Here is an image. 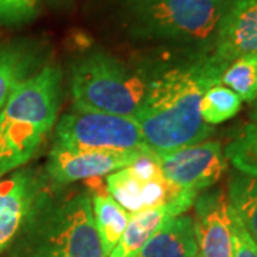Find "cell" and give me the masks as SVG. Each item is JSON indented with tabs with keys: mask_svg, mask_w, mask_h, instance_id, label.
<instances>
[{
	"mask_svg": "<svg viewBox=\"0 0 257 257\" xmlns=\"http://www.w3.org/2000/svg\"><path fill=\"white\" fill-rule=\"evenodd\" d=\"M53 147L104 152L135 150L153 155L135 117L80 109L66 113L57 121Z\"/></svg>",
	"mask_w": 257,
	"mask_h": 257,
	"instance_id": "6",
	"label": "cell"
},
{
	"mask_svg": "<svg viewBox=\"0 0 257 257\" xmlns=\"http://www.w3.org/2000/svg\"><path fill=\"white\" fill-rule=\"evenodd\" d=\"M49 5H52L53 8L57 9H66V8H70L73 5L74 0H46Z\"/></svg>",
	"mask_w": 257,
	"mask_h": 257,
	"instance_id": "23",
	"label": "cell"
},
{
	"mask_svg": "<svg viewBox=\"0 0 257 257\" xmlns=\"http://www.w3.org/2000/svg\"><path fill=\"white\" fill-rule=\"evenodd\" d=\"M62 70L43 64L20 82L0 110V179L32 160L55 127Z\"/></svg>",
	"mask_w": 257,
	"mask_h": 257,
	"instance_id": "2",
	"label": "cell"
},
{
	"mask_svg": "<svg viewBox=\"0 0 257 257\" xmlns=\"http://www.w3.org/2000/svg\"><path fill=\"white\" fill-rule=\"evenodd\" d=\"M231 217H233V257H257L256 240L250 236V233L233 210H231Z\"/></svg>",
	"mask_w": 257,
	"mask_h": 257,
	"instance_id": "22",
	"label": "cell"
},
{
	"mask_svg": "<svg viewBox=\"0 0 257 257\" xmlns=\"http://www.w3.org/2000/svg\"><path fill=\"white\" fill-rule=\"evenodd\" d=\"M87 193L90 194L93 209V219L97 234L100 237L103 251L109 257L111 250L121 239L127 227L130 213L124 210L116 202L107 190L104 177H94L86 180Z\"/></svg>",
	"mask_w": 257,
	"mask_h": 257,
	"instance_id": "15",
	"label": "cell"
},
{
	"mask_svg": "<svg viewBox=\"0 0 257 257\" xmlns=\"http://www.w3.org/2000/svg\"><path fill=\"white\" fill-rule=\"evenodd\" d=\"M221 69L209 52L166 69L152 79L136 117L146 145L153 155L202 143L210 138L213 126L200 114L204 92L221 83Z\"/></svg>",
	"mask_w": 257,
	"mask_h": 257,
	"instance_id": "1",
	"label": "cell"
},
{
	"mask_svg": "<svg viewBox=\"0 0 257 257\" xmlns=\"http://www.w3.org/2000/svg\"><path fill=\"white\" fill-rule=\"evenodd\" d=\"M226 160L241 175L257 179V123H248L223 149Z\"/></svg>",
	"mask_w": 257,
	"mask_h": 257,
	"instance_id": "18",
	"label": "cell"
},
{
	"mask_svg": "<svg viewBox=\"0 0 257 257\" xmlns=\"http://www.w3.org/2000/svg\"><path fill=\"white\" fill-rule=\"evenodd\" d=\"M169 182L200 193L211 189L227 170L223 147L216 140L155 155Z\"/></svg>",
	"mask_w": 257,
	"mask_h": 257,
	"instance_id": "9",
	"label": "cell"
},
{
	"mask_svg": "<svg viewBox=\"0 0 257 257\" xmlns=\"http://www.w3.org/2000/svg\"><path fill=\"white\" fill-rule=\"evenodd\" d=\"M46 176L20 167L0 179V253L29 226L47 196Z\"/></svg>",
	"mask_w": 257,
	"mask_h": 257,
	"instance_id": "8",
	"label": "cell"
},
{
	"mask_svg": "<svg viewBox=\"0 0 257 257\" xmlns=\"http://www.w3.org/2000/svg\"><path fill=\"white\" fill-rule=\"evenodd\" d=\"M39 13V0H0V23L18 26L28 23Z\"/></svg>",
	"mask_w": 257,
	"mask_h": 257,
	"instance_id": "21",
	"label": "cell"
},
{
	"mask_svg": "<svg viewBox=\"0 0 257 257\" xmlns=\"http://www.w3.org/2000/svg\"><path fill=\"white\" fill-rule=\"evenodd\" d=\"M46 60V49L37 40L22 39L0 46V110L19 83L36 73Z\"/></svg>",
	"mask_w": 257,
	"mask_h": 257,
	"instance_id": "14",
	"label": "cell"
},
{
	"mask_svg": "<svg viewBox=\"0 0 257 257\" xmlns=\"http://www.w3.org/2000/svg\"><path fill=\"white\" fill-rule=\"evenodd\" d=\"M193 207L197 257H233V217L227 194L221 189L203 190Z\"/></svg>",
	"mask_w": 257,
	"mask_h": 257,
	"instance_id": "11",
	"label": "cell"
},
{
	"mask_svg": "<svg viewBox=\"0 0 257 257\" xmlns=\"http://www.w3.org/2000/svg\"><path fill=\"white\" fill-rule=\"evenodd\" d=\"M104 179L111 197L130 214L163 206L194 192L169 182L155 155H143Z\"/></svg>",
	"mask_w": 257,
	"mask_h": 257,
	"instance_id": "7",
	"label": "cell"
},
{
	"mask_svg": "<svg viewBox=\"0 0 257 257\" xmlns=\"http://www.w3.org/2000/svg\"><path fill=\"white\" fill-rule=\"evenodd\" d=\"M199 193L189 192L163 206L130 214L128 224L109 257H135L139 250L170 219L184 214L193 206Z\"/></svg>",
	"mask_w": 257,
	"mask_h": 257,
	"instance_id": "13",
	"label": "cell"
},
{
	"mask_svg": "<svg viewBox=\"0 0 257 257\" xmlns=\"http://www.w3.org/2000/svg\"><path fill=\"white\" fill-rule=\"evenodd\" d=\"M250 119L253 123H257V99L253 103V107H251V110H250Z\"/></svg>",
	"mask_w": 257,
	"mask_h": 257,
	"instance_id": "24",
	"label": "cell"
},
{
	"mask_svg": "<svg viewBox=\"0 0 257 257\" xmlns=\"http://www.w3.org/2000/svg\"><path fill=\"white\" fill-rule=\"evenodd\" d=\"M143 152H104V150H66L52 147L46 173L50 183L64 187L74 182L106 177L133 163Z\"/></svg>",
	"mask_w": 257,
	"mask_h": 257,
	"instance_id": "10",
	"label": "cell"
},
{
	"mask_svg": "<svg viewBox=\"0 0 257 257\" xmlns=\"http://www.w3.org/2000/svg\"><path fill=\"white\" fill-rule=\"evenodd\" d=\"M243 100L224 84H214L203 94L200 101V114L209 126L220 124L239 113Z\"/></svg>",
	"mask_w": 257,
	"mask_h": 257,
	"instance_id": "19",
	"label": "cell"
},
{
	"mask_svg": "<svg viewBox=\"0 0 257 257\" xmlns=\"http://www.w3.org/2000/svg\"><path fill=\"white\" fill-rule=\"evenodd\" d=\"M152 79L104 50L86 52L70 67L74 109L136 117Z\"/></svg>",
	"mask_w": 257,
	"mask_h": 257,
	"instance_id": "4",
	"label": "cell"
},
{
	"mask_svg": "<svg viewBox=\"0 0 257 257\" xmlns=\"http://www.w3.org/2000/svg\"><path fill=\"white\" fill-rule=\"evenodd\" d=\"M29 226L37 229L29 257H106L87 190L56 204L46 196Z\"/></svg>",
	"mask_w": 257,
	"mask_h": 257,
	"instance_id": "5",
	"label": "cell"
},
{
	"mask_svg": "<svg viewBox=\"0 0 257 257\" xmlns=\"http://www.w3.org/2000/svg\"><path fill=\"white\" fill-rule=\"evenodd\" d=\"M230 3L231 0H126L124 19L133 36L210 52Z\"/></svg>",
	"mask_w": 257,
	"mask_h": 257,
	"instance_id": "3",
	"label": "cell"
},
{
	"mask_svg": "<svg viewBox=\"0 0 257 257\" xmlns=\"http://www.w3.org/2000/svg\"><path fill=\"white\" fill-rule=\"evenodd\" d=\"M221 84L239 94L243 101L257 99V53L233 60L221 73Z\"/></svg>",
	"mask_w": 257,
	"mask_h": 257,
	"instance_id": "20",
	"label": "cell"
},
{
	"mask_svg": "<svg viewBox=\"0 0 257 257\" xmlns=\"http://www.w3.org/2000/svg\"><path fill=\"white\" fill-rule=\"evenodd\" d=\"M253 53H257V0H231L209 55L224 70L233 60Z\"/></svg>",
	"mask_w": 257,
	"mask_h": 257,
	"instance_id": "12",
	"label": "cell"
},
{
	"mask_svg": "<svg viewBox=\"0 0 257 257\" xmlns=\"http://www.w3.org/2000/svg\"><path fill=\"white\" fill-rule=\"evenodd\" d=\"M135 257H197L192 216L170 219Z\"/></svg>",
	"mask_w": 257,
	"mask_h": 257,
	"instance_id": "16",
	"label": "cell"
},
{
	"mask_svg": "<svg viewBox=\"0 0 257 257\" xmlns=\"http://www.w3.org/2000/svg\"><path fill=\"white\" fill-rule=\"evenodd\" d=\"M227 200L231 210L257 243V179L234 173L227 186Z\"/></svg>",
	"mask_w": 257,
	"mask_h": 257,
	"instance_id": "17",
	"label": "cell"
}]
</instances>
